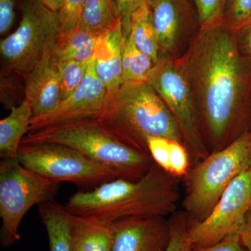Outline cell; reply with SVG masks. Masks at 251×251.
Here are the masks:
<instances>
[{
    "mask_svg": "<svg viewBox=\"0 0 251 251\" xmlns=\"http://www.w3.org/2000/svg\"><path fill=\"white\" fill-rule=\"evenodd\" d=\"M155 63L136 46L129 34L125 37L122 59V84L146 81Z\"/></svg>",
    "mask_w": 251,
    "mask_h": 251,
    "instance_id": "cell-22",
    "label": "cell"
},
{
    "mask_svg": "<svg viewBox=\"0 0 251 251\" xmlns=\"http://www.w3.org/2000/svg\"><path fill=\"white\" fill-rule=\"evenodd\" d=\"M239 237L243 246L248 251H251V207L248 212Z\"/></svg>",
    "mask_w": 251,
    "mask_h": 251,
    "instance_id": "cell-34",
    "label": "cell"
},
{
    "mask_svg": "<svg viewBox=\"0 0 251 251\" xmlns=\"http://www.w3.org/2000/svg\"><path fill=\"white\" fill-rule=\"evenodd\" d=\"M146 1H148V0H115L125 37L130 34L132 16Z\"/></svg>",
    "mask_w": 251,
    "mask_h": 251,
    "instance_id": "cell-30",
    "label": "cell"
},
{
    "mask_svg": "<svg viewBox=\"0 0 251 251\" xmlns=\"http://www.w3.org/2000/svg\"><path fill=\"white\" fill-rule=\"evenodd\" d=\"M91 118L123 143L146 154L150 155L148 136L162 137L184 145L174 116L146 81L122 84L116 93L108 95L101 110Z\"/></svg>",
    "mask_w": 251,
    "mask_h": 251,
    "instance_id": "cell-3",
    "label": "cell"
},
{
    "mask_svg": "<svg viewBox=\"0 0 251 251\" xmlns=\"http://www.w3.org/2000/svg\"><path fill=\"white\" fill-rule=\"evenodd\" d=\"M125 35L121 21L99 36L93 61L97 76L108 90L116 93L122 85V59Z\"/></svg>",
    "mask_w": 251,
    "mask_h": 251,
    "instance_id": "cell-15",
    "label": "cell"
},
{
    "mask_svg": "<svg viewBox=\"0 0 251 251\" xmlns=\"http://www.w3.org/2000/svg\"><path fill=\"white\" fill-rule=\"evenodd\" d=\"M171 237L165 251H192L193 246L189 237L190 225L184 214L173 216L169 221Z\"/></svg>",
    "mask_w": 251,
    "mask_h": 251,
    "instance_id": "cell-24",
    "label": "cell"
},
{
    "mask_svg": "<svg viewBox=\"0 0 251 251\" xmlns=\"http://www.w3.org/2000/svg\"><path fill=\"white\" fill-rule=\"evenodd\" d=\"M249 166L251 168V156H250V161H249Z\"/></svg>",
    "mask_w": 251,
    "mask_h": 251,
    "instance_id": "cell-36",
    "label": "cell"
},
{
    "mask_svg": "<svg viewBox=\"0 0 251 251\" xmlns=\"http://www.w3.org/2000/svg\"><path fill=\"white\" fill-rule=\"evenodd\" d=\"M176 178L154 163L141 179L107 181L92 191L75 193L64 206L72 214L108 224L125 218L165 217L174 212L179 201Z\"/></svg>",
    "mask_w": 251,
    "mask_h": 251,
    "instance_id": "cell-2",
    "label": "cell"
},
{
    "mask_svg": "<svg viewBox=\"0 0 251 251\" xmlns=\"http://www.w3.org/2000/svg\"><path fill=\"white\" fill-rule=\"evenodd\" d=\"M251 153V130H248L188 172L183 206L193 223L209 216L226 188L249 166Z\"/></svg>",
    "mask_w": 251,
    "mask_h": 251,
    "instance_id": "cell-5",
    "label": "cell"
},
{
    "mask_svg": "<svg viewBox=\"0 0 251 251\" xmlns=\"http://www.w3.org/2000/svg\"><path fill=\"white\" fill-rule=\"evenodd\" d=\"M146 82L154 89L179 125L191 157L201 161L209 156L192 92L179 59L161 57Z\"/></svg>",
    "mask_w": 251,
    "mask_h": 251,
    "instance_id": "cell-9",
    "label": "cell"
},
{
    "mask_svg": "<svg viewBox=\"0 0 251 251\" xmlns=\"http://www.w3.org/2000/svg\"><path fill=\"white\" fill-rule=\"evenodd\" d=\"M197 10L199 28L212 27L224 23L227 0H193Z\"/></svg>",
    "mask_w": 251,
    "mask_h": 251,
    "instance_id": "cell-25",
    "label": "cell"
},
{
    "mask_svg": "<svg viewBox=\"0 0 251 251\" xmlns=\"http://www.w3.org/2000/svg\"><path fill=\"white\" fill-rule=\"evenodd\" d=\"M41 1L51 11L58 13L62 9L65 0H41Z\"/></svg>",
    "mask_w": 251,
    "mask_h": 251,
    "instance_id": "cell-35",
    "label": "cell"
},
{
    "mask_svg": "<svg viewBox=\"0 0 251 251\" xmlns=\"http://www.w3.org/2000/svg\"><path fill=\"white\" fill-rule=\"evenodd\" d=\"M19 25L0 42L1 58L8 67L27 75L52 47L61 32L58 13L41 0H22Z\"/></svg>",
    "mask_w": 251,
    "mask_h": 251,
    "instance_id": "cell-7",
    "label": "cell"
},
{
    "mask_svg": "<svg viewBox=\"0 0 251 251\" xmlns=\"http://www.w3.org/2000/svg\"><path fill=\"white\" fill-rule=\"evenodd\" d=\"M251 20V0H227L224 23L232 30H237Z\"/></svg>",
    "mask_w": 251,
    "mask_h": 251,
    "instance_id": "cell-26",
    "label": "cell"
},
{
    "mask_svg": "<svg viewBox=\"0 0 251 251\" xmlns=\"http://www.w3.org/2000/svg\"><path fill=\"white\" fill-rule=\"evenodd\" d=\"M129 34L135 46L156 64L160 58L159 45L148 1L144 3L132 16Z\"/></svg>",
    "mask_w": 251,
    "mask_h": 251,
    "instance_id": "cell-20",
    "label": "cell"
},
{
    "mask_svg": "<svg viewBox=\"0 0 251 251\" xmlns=\"http://www.w3.org/2000/svg\"><path fill=\"white\" fill-rule=\"evenodd\" d=\"M192 251H248L241 242L239 234L225 238L215 245Z\"/></svg>",
    "mask_w": 251,
    "mask_h": 251,
    "instance_id": "cell-32",
    "label": "cell"
},
{
    "mask_svg": "<svg viewBox=\"0 0 251 251\" xmlns=\"http://www.w3.org/2000/svg\"><path fill=\"white\" fill-rule=\"evenodd\" d=\"M190 157L188 149L184 144L177 141H171L170 174L176 177L187 175L190 166Z\"/></svg>",
    "mask_w": 251,
    "mask_h": 251,
    "instance_id": "cell-28",
    "label": "cell"
},
{
    "mask_svg": "<svg viewBox=\"0 0 251 251\" xmlns=\"http://www.w3.org/2000/svg\"><path fill=\"white\" fill-rule=\"evenodd\" d=\"M16 0H0V34L4 35L11 29L15 19Z\"/></svg>",
    "mask_w": 251,
    "mask_h": 251,
    "instance_id": "cell-31",
    "label": "cell"
},
{
    "mask_svg": "<svg viewBox=\"0 0 251 251\" xmlns=\"http://www.w3.org/2000/svg\"><path fill=\"white\" fill-rule=\"evenodd\" d=\"M108 95L106 87L96 74L92 58L89 64L87 75L80 87L52 111L31 119L29 132L93 117L103 108Z\"/></svg>",
    "mask_w": 251,
    "mask_h": 251,
    "instance_id": "cell-11",
    "label": "cell"
},
{
    "mask_svg": "<svg viewBox=\"0 0 251 251\" xmlns=\"http://www.w3.org/2000/svg\"><path fill=\"white\" fill-rule=\"evenodd\" d=\"M69 213L72 251H112V224H108L94 216Z\"/></svg>",
    "mask_w": 251,
    "mask_h": 251,
    "instance_id": "cell-16",
    "label": "cell"
},
{
    "mask_svg": "<svg viewBox=\"0 0 251 251\" xmlns=\"http://www.w3.org/2000/svg\"><path fill=\"white\" fill-rule=\"evenodd\" d=\"M99 37L80 26L61 31L52 46V52L58 62H89L93 58Z\"/></svg>",
    "mask_w": 251,
    "mask_h": 251,
    "instance_id": "cell-18",
    "label": "cell"
},
{
    "mask_svg": "<svg viewBox=\"0 0 251 251\" xmlns=\"http://www.w3.org/2000/svg\"><path fill=\"white\" fill-rule=\"evenodd\" d=\"M33 117L30 103L25 99L18 106H11L7 117L0 121V157L17 158L21 142L29 130Z\"/></svg>",
    "mask_w": 251,
    "mask_h": 251,
    "instance_id": "cell-17",
    "label": "cell"
},
{
    "mask_svg": "<svg viewBox=\"0 0 251 251\" xmlns=\"http://www.w3.org/2000/svg\"><path fill=\"white\" fill-rule=\"evenodd\" d=\"M66 145L132 181L141 179L154 164L150 155L123 143L91 117L29 132L21 142Z\"/></svg>",
    "mask_w": 251,
    "mask_h": 251,
    "instance_id": "cell-4",
    "label": "cell"
},
{
    "mask_svg": "<svg viewBox=\"0 0 251 251\" xmlns=\"http://www.w3.org/2000/svg\"><path fill=\"white\" fill-rule=\"evenodd\" d=\"M235 32L241 52L251 65V20Z\"/></svg>",
    "mask_w": 251,
    "mask_h": 251,
    "instance_id": "cell-33",
    "label": "cell"
},
{
    "mask_svg": "<svg viewBox=\"0 0 251 251\" xmlns=\"http://www.w3.org/2000/svg\"><path fill=\"white\" fill-rule=\"evenodd\" d=\"M158 36L160 57H181L186 39V22L182 0H148Z\"/></svg>",
    "mask_w": 251,
    "mask_h": 251,
    "instance_id": "cell-14",
    "label": "cell"
},
{
    "mask_svg": "<svg viewBox=\"0 0 251 251\" xmlns=\"http://www.w3.org/2000/svg\"><path fill=\"white\" fill-rule=\"evenodd\" d=\"M60 182L22 166L17 158L0 163V241L9 247L21 240L20 226L32 206L54 199Z\"/></svg>",
    "mask_w": 251,
    "mask_h": 251,
    "instance_id": "cell-6",
    "label": "cell"
},
{
    "mask_svg": "<svg viewBox=\"0 0 251 251\" xmlns=\"http://www.w3.org/2000/svg\"><path fill=\"white\" fill-rule=\"evenodd\" d=\"M89 64L90 62H59L62 101L72 95L80 87L87 75Z\"/></svg>",
    "mask_w": 251,
    "mask_h": 251,
    "instance_id": "cell-23",
    "label": "cell"
},
{
    "mask_svg": "<svg viewBox=\"0 0 251 251\" xmlns=\"http://www.w3.org/2000/svg\"><path fill=\"white\" fill-rule=\"evenodd\" d=\"M39 212L49 238L50 251H72L69 211L54 200L41 203Z\"/></svg>",
    "mask_w": 251,
    "mask_h": 251,
    "instance_id": "cell-19",
    "label": "cell"
},
{
    "mask_svg": "<svg viewBox=\"0 0 251 251\" xmlns=\"http://www.w3.org/2000/svg\"><path fill=\"white\" fill-rule=\"evenodd\" d=\"M52 48L25 75V99L30 103L32 118L49 113L62 101L59 62Z\"/></svg>",
    "mask_w": 251,
    "mask_h": 251,
    "instance_id": "cell-13",
    "label": "cell"
},
{
    "mask_svg": "<svg viewBox=\"0 0 251 251\" xmlns=\"http://www.w3.org/2000/svg\"><path fill=\"white\" fill-rule=\"evenodd\" d=\"M121 21L115 0H87L80 26L100 36Z\"/></svg>",
    "mask_w": 251,
    "mask_h": 251,
    "instance_id": "cell-21",
    "label": "cell"
},
{
    "mask_svg": "<svg viewBox=\"0 0 251 251\" xmlns=\"http://www.w3.org/2000/svg\"><path fill=\"white\" fill-rule=\"evenodd\" d=\"M171 141L162 137L148 136L147 138V145L150 156L156 164L168 173Z\"/></svg>",
    "mask_w": 251,
    "mask_h": 251,
    "instance_id": "cell-29",
    "label": "cell"
},
{
    "mask_svg": "<svg viewBox=\"0 0 251 251\" xmlns=\"http://www.w3.org/2000/svg\"><path fill=\"white\" fill-rule=\"evenodd\" d=\"M251 207V168L231 182L205 219L193 223L189 237L193 251L215 245L228 236L240 233Z\"/></svg>",
    "mask_w": 251,
    "mask_h": 251,
    "instance_id": "cell-10",
    "label": "cell"
},
{
    "mask_svg": "<svg viewBox=\"0 0 251 251\" xmlns=\"http://www.w3.org/2000/svg\"><path fill=\"white\" fill-rule=\"evenodd\" d=\"M179 59L192 92L203 138L219 151L244 130L251 96V65L235 31L224 23L199 28Z\"/></svg>",
    "mask_w": 251,
    "mask_h": 251,
    "instance_id": "cell-1",
    "label": "cell"
},
{
    "mask_svg": "<svg viewBox=\"0 0 251 251\" xmlns=\"http://www.w3.org/2000/svg\"><path fill=\"white\" fill-rule=\"evenodd\" d=\"M87 0H65L59 11L61 31L72 30L80 26L81 17Z\"/></svg>",
    "mask_w": 251,
    "mask_h": 251,
    "instance_id": "cell-27",
    "label": "cell"
},
{
    "mask_svg": "<svg viewBox=\"0 0 251 251\" xmlns=\"http://www.w3.org/2000/svg\"><path fill=\"white\" fill-rule=\"evenodd\" d=\"M17 160L30 171L53 181L96 186L120 178L116 172L60 144H21Z\"/></svg>",
    "mask_w": 251,
    "mask_h": 251,
    "instance_id": "cell-8",
    "label": "cell"
},
{
    "mask_svg": "<svg viewBox=\"0 0 251 251\" xmlns=\"http://www.w3.org/2000/svg\"><path fill=\"white\" fill-rule=\"evenodd\" d=\"M112 251H165L171 237L163 216L125 218L112 223Z\"/></svg>",
    "mask_w": 251,
    "mask_h": 251,
    "instance_id": "cell-12",
    "label": "cell"
}]
</instances>
